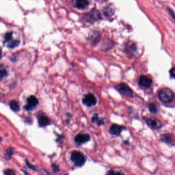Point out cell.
Listing matches in <instances>:
<instances>
[{
  "label": "cell",
  "instance_id": "obj_27",
  "mask_svg": "<svg viewBox=\"0 0 175 175\" xmlns=\"http://www.w3.org/2000/svg\"><path fill=\"white\" fill-rule=\"evenodd\" d=\"M64 136L63 135V134H61V135H58V137H57V139L56 140V141L57 143H59L60 142L62 141L63 139H64Z\"/></svg>",
  "mask_w": 175,
  "mask_h": 175
},
{
  "label": "cell",
  "instance_id": "obj_4",
  "mask_svg": "<svg viewBox=\"0 0 175 175\" xmlns=\"http://www.w3.org/2000/svg\"><path fill=\"white\" fill-rule=\"evenodd\" d=\"M115 89L127 97L132 98L133 97V93L129 86L126 83H122L118 84L115 86Z\"/></svg>",
  "mask_w": 175,
  "mask_h": 175
},
{
  "label": "cell",
  "instance_id": "obj_11",
  "mask_svg": "<svg viewBox=\"0 0 175 175\" xmlns=\"http://www.w3.org/2000/svg\"><path fill=\"white\" fill-rule=\"evenodd\" d=\"M125 128L123 126L114 124L109 128V132L110 134L115 136H119L121 133V132H122L123 130H124Z\"/></svg>",
  "mask_w": 175,
  "mask_h": 175
},
{
  "label": "cell",
  "instance_id": "obj_28",
  "mask_svg": "<svg viewBox=\"0 0 175 175\" xmlns=\"http://www.w3.org/2000/svg\"><path fill=\"white\" fill-rule=\"evenodd\" d=\"M25 122L27 124H31L32 123V119L31 117H27L25 120Z\"/></svg>",
  "mask_w": 175,
  "mask_h": 175
},
{
  "label": "cell",
  "instance_id": "obj_13",
  "mask_svg": "<svg viewBox=\"0 0 175 175\" xmlns=\"http://www.w3.org/2000/svg\"><path fill=\"white\" fill-rule=\"evenodd\" d=\"M139 83L142 86L148 88L151 86L152 80L147 76H142L139 79Z\"/></svg>",
  "mask_w": 175,
  "mask_h": 175
},
{
  "label": "cell",
  "instance_id": "obj_23",
  "mask_svg": "<svg viewBox=\"0 0 175 175\" xmlns=\"http://www.w3.org/2000/svg\"><path fill=\"white\" fill-rule=\"evenodd\" d=\"M4 174L6 175H15L16 173L11 169H7L4 171Z\"/></svg>",
  "mask_w": 175,
  "mask_h": 175
},
{
  "label": "cell",
  "instance_id": "obj_8",
  "mask_svg": "<svg viewBox=\"0 0 175 175\" xmlns=\"http://www.w3.org/2000/svg\"><path fill=\"white\" fill-rule=\"evenodd\" d=\"M91 139V137L89 134H84V133H80L77 134L76 137H74V142L78 145H81L82 144L86 143L87 142H89Z\"/></svg>",
  "mask_w": 175,
  "mask_h": 175
},
{
  "label": "cell",
  "instance_id": "obj_5",
  "mask_svg": "<svg viewBox=\"0 0 175 175\" xmlns=\"http://www.w3.org/2000/svg\"><path fill=\"white\" fill-rule=\"evenodd\" d=\"M101 18L100 13L96 10H91V12L87 13L83 17V19L87 22L93 23L98 20Z\"/></svg>",
  "mask_w": 175,
  "mask_h": 175
},
{
  "label": "cell",
  "instance_id": "obj_25",
  "mask_svg": "<svg viewBox=\"0 0 175 175\" xmlns=\"http://www.w3.org/2000/svg\"><path fill=\"white\" fill-rule=\"evenodd\" d=\"M168 12L169 13V14L170 15V16L172 17L173 19L175 20V14L174 11L172 9L170 8H168Z\"/></svg>",
  "mask_w": 175,
  "mask_h": 175
},
{
  "label": "cell",
  "instance_id": "obj_29",
  "mask_svg": "<svg viewBox=\"0 0 175 175\" xmlns=\"http://www.w3.org/2000/svg\"><path fill=\"white\" fill-rule=\"evenodd\" d=\"M170 74L172 77L175 78V67H173L170 70Z\"/></svg>",
  "mask_w": 175,
  "mask_h": 175
},
{
  "label": "cell",
  "instance_id": "obj_7",
  "mask_svg": "<svg viewBox=\"0 0 175 175\" xmlns=\"http://www.w3.org/2000/svg\"><path fill=\"white\" fill-rule=\"evenodd\" d=\"M27 103L24 106V109L27 111L32 110L38 105V99L35 96H30L27 99Z\"/></svg>",
  "mask_w": 175,
  "mask_h": 175
},
{
  "label": "cell",
  "instance_id": "obj_3",
  "mask_svg": "<svg viewBox=\"0 0 175 175\" xmlns=\"http://www.w3.org/2000/svg\"><path fill=\"white\" fill-rule=\"evenodd\" d=\"M4 43L9 48H14L19 45L20 41L13 38V33L9 32L5 34Z\"/></svg>",
  "mask_w": 175,
  "mask_h": 175
},
{
  "label": "cell",
  "instance_id": "obj_12",
  "mask_svg": "<svg viewBox=\"0 0 175 175\" xmlns=\"http://www.w3.org/2000/svg\"><path fill=\"white\" fill-rule=\"evenodd\" d=\"M73 3L75 7L79 9H84L89 6V0H73Z\"/></svg>",
  "mask_w": 175,
  "mask_h": 175
},
{
  "label": "cell",
  "instance_id": "obj_1",
  "mask_svg": "<svg viewBox=\"0 0 175 175\" xmlns=\"http://www.w3.org/2000/svg\"><path fill=\"white\" fill-rule=\"evenodd\" d=\"M70 160L76 167L80 168L84 165L86 158L83 153L79 151H74L70 155Z\"/></svg>",
  "mask_w": 175,
  "mask_h": 175
},
{
  "label": "cell",
  "instance_id": "obj_26",
  "mask_svg": "<svg viewBox=\"0 0 175 175\" xmlns=\"http://www.w3.org/2000/svg\"><path fill=\"white\" fill-rule=\"evenodd\" d=\"M108 175H121L123 173L119 172H116L114 170H109L108 173H107Z\"/></svg>",
  "mask_w": 175,
  "mask_h": 175
},
{
  "label": "cell",
  "instance_id": "obj_2",
  "mask_svg": "<svg viewBox=\"0 0 175 175\" xmlns=\"http://www.w3.org/2000/svg\"><path fill=\"white\" fill-rule=\"evenodd\" d=\"M159 100L164 103H170L173 101L174 95L173 91L168 88L161 89L158 93Z\"/></svg>",
  "mask_w": 175,
  "mask_h": 175
},
{
  "label": "cell",
  "instance_id": "obj_19",
  "mask_svg": "<svg viewBox=\"0 0 175 175\" xmlns=\"http://www.w3.org/2000/svg\"><path fill=\"white\" fill-rule=\"evenodd\" d=\"M149 109L150 112L153 114H156L158 111V109L156 104L153 103H150L149 104Z\"/></svg>",
  "mask_w": 175,
  "mask_h": 175
},
{
  "label": "cell",
  "instance_id": "obj_14",
  "mask_svg": "<svg viewBox=\"0 0 175 175\" xmlns=\"http://www.w3.org/2000/svg\"><path fill=\"white\" fill-rule=\"evenodd\" d=\"M161 139L162 141L168 143V144H171V145H174L175 144V140L173 139V137L172 135L169 134H165L161 136Z\"/></svg>",
  "mask_w": 175,
  "mask_h": 175
},
{
  "label": "cell",
  "instance_id": "obj_18",
  "mask_svg": "<svg viewBox=\"0 0 175 175\" xmlns=\"http://www.w3.org/2000/svg\"><path fill=\"white\" fill-rule=\"evenodd\" d=\"M91 41H92L93 43L95 44L97 43L98 42L100 39V36L98 33H97V34L94 33L91 36Z\"/></svg>",
  "mask_w": 175,
  "mask_h": 175
},
{
  "label": "cell",
  "instance_id": "obj_9",
  "mask_svg": "<svg viewBox=\"0 0 175 175\" xmlns=\"http://www.w3.org/2000/svg\"><path fill=\"white\" fill-rule=\"evenodd\" d=\"M146 123L149 127L152 129H158L162 127V124L160 121L156 118L151 117L146 118Z\"/></svg>",
  "mask_w": 175,
  "mask_h": 175
},
{
  "label": "cell",
  "instance_id": "obj_17",
  "mask_svg": "<svg viewBox=\"0 0 175 175\" xmlns=\"http://www.w3.org/2000/svg\"><path fill=\"white\" fill-rule=\"evenodd\" d=\"M14 154V149L11 147H9L6 150V151L5 154H4V157H5V159L7 160H10L12 158V156H13Z\"/></svg>",
  "mask_w": 175,
  "mask_h": 175
},
{
  "label": "cell",
  "instance_id": "obj_10",
  "mask_svg": "<svg viewBox=\"0 0 175 175\" xmlns=\"http://www.w3.org/2000/svg\"><path fill=\"white\" fill-rule=\"evenodd\" d=\"M38 120L39 125L40 127H45L51 124L50 119L44 113L39 115Z\"/></svg>",
  "mask_w": 175,
  "mask_h": 175
},
{
  "label": "cell",
  "instance_id": "obj_16",
  "mask_svg": "<svg viewBox=\"0 0 175 175\" xmlns=\"http://www.w3.org/2000/svg\"><path fill=\"white\" fill-rule=\"evenodd\" d=\"M91 122L96 123L98 126H101V125L104 124V120L99 118L98 114H94L93 116L91 118Z\"/></svg>",
  "mask_w": 175,
  "mask_h": 175
},
{
  "label": "cell",
  "instance_id": "obj_6",
  "mask_svg": "<svg viewBox=\"0 0 175 175\" xmlns=\"http://www.w3.org/2000/svg\"><path fill=\"white\" fill-rule=\"evenodd\" d=\"M82 103L88 107H91L96 105L97 100L94 94L89 93L86 95L82 99Z\"/></svg>",
  "mask_w": 175,
  "mask_h": 175
},
{
  "label": "cell",
  "instance_id": "obj_21",
  "mask_svg": "<svg viewBox=\"0 0 175 175\" xmlns=\"http://www.w3.org/2000/svg\"><path fill=\"white\" fill-rule=\"evenodd\" d=\"M104 14L106 16H110L113 15L114 13H113V10L111 8L109 7H107L105 8L104 10Z\"/></svg>",
  "mask_w": 175,
  "mask_h": 175
},
{
  "label": "cell",
  "instance_id": "obj_22",
  "mask_svg": "<svg viewBox=\"0 0 175 175\" xmlns=\"http://www.w3.org/2000/svg\"><path fill=\"white\" fill-rule=\"evenodd\" d=\"M25 162H26V166H27V167L29 168H30L31 170H37L36 167L35 166H34L33 164H32L30 163V162H29V161L28 160H27L26 159V160H25Z\"/></svg>",
  "mask_w": 175,
  "mask_h": 175
},
{
  "label": "cell",
  "instance_id": "obj_20",
  "mask_svg": "<svg viewBox=\"0 0 175 175\" xmlns=\"http://www.w3.org/2000/svg\"><path fill=\"white\" fill-rule=\"evenodd\" d=\"M8 75L7 72L4 68H1V80H2L3 78L7 77Z\"/></svg>",
  "mask_w": 175,
  "mask_h": 175
},
{
  "label": "cell",
  "instance_id": "obj_24",
  "mask_svg": "<svg viewBox=\"0 0 175 175\" xmlns=\"http://www.w3.org/2000/svg\"><path fill=\"white\" fill-rule=\"evenodd\" d=\"M51 168L53 169V172L55 173H58L59 172V168L58 166V165H57L56 164L53 163L51 165Z\"/></svg>",
  "mask_w": 175,
  "mask_h": 175
},
{
  "label": "cell",
  "instance_id": "obj_15",
  "mask_svg": "<svg viewBox=\"0 0 175 175\" xmlns=\"http://www.w3.org/2000/svg\"><path fill=\"white\" fill-rule=\"evenodd\" d=\"M9 105L10 109L14 111L18 112L20 110L19 103L15 100H12L11 101H10Z\"/></svg>",
  "mask_w": 175,
  "mask_h": 175
}]
</instances>
